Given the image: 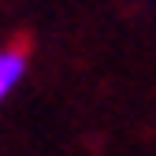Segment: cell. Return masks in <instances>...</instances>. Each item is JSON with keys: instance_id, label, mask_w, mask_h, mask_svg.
I'll return each mask as SVG.
<instances>
[{"instance_id": "1", "label": "cell", "mask_w": 156, "mask_h": 156, "mask_svg": "<svg viewBox=\"0 0 156 156\" xmlns=\"http://www.w3.org/2000/svg\"><path fill=\"white\" fill-rule=\"evenodd\" d=\"M26 74V52L23 48H4L0 52V104H4V97L23 82Z\"/></svg>"}]
</instances>
